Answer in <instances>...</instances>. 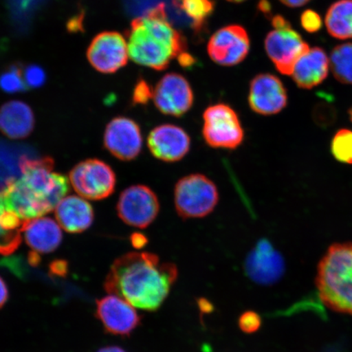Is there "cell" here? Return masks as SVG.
Returning a JSON list of instances; mask_svg holds the SVG:
<instances>
[{
	"label": "cell",
	"instance_id": "1",
	"mask_svg": "<svg viewBox=\"0 0 352 352\" xmlns=\"http://www.w3.org/2000/svg\"><path fill=\"white\" fill-rule=\"evenodd\" d=\"M177 276L174 263H162L154 254L131 252L113 262L104 289L140 309L155 311L168 296Z\"/></svg>",
	"mask_w": 352,
	"mask_h": 352
},
{
	"label": "cell",
	"instance_id": "2",
	"mask_svg": "<svg viewBox=\"0 0 352 352\" xmlns=\"http://www.w3.org/2000/svg\"><path fill=\"white\" fill-rule=\"evenodd\" d=\"M21 178L0 191L4 208L24 221L42 217L54 210L69 191L66 176L54 173L50 157L21 158Z\"/></svg>",
	"mask_w": 352,
	"mask_h": 352
},
{
	"label": "cell",
	"instance_id": "3",
	"mask_svg": "<svg viewBox=\"0 0 352 352\" xmlns=\"http://www.w3.org/2000/svg\"><path fill=\"white\" fill-rule=\"evenodd\" d=\"M129 56L136 64L157 70L186 52V41L167 19L164 3L132 21L129 34Z\"/></svg>",
	"mask_w": 352,
	"mask_h": 352
},
{
	"label": "cell",
	"instance_id": "4",
	"mask_svg": "<svg viewBox=\"0 0 352 352\" xmlns=\"http://www.w3.org/2000/svg\"><path fill=\"white\" fill-rule=\"evenodd\" d=\"M316 285L330 310L352 316V243L330 246L319 263Z\"/></svg>",
	"mask_w": 352,
	"mask_h": 352
},
{
	"label": "cell",
	"instance_id": "5",
	"mask_svg": "<svg viewBox=\"0 0 352 352\" xmlns=\"http://www.w3.org/2000/svg\"><path fill=\"white\" fill-rule=\"evenodd\" d=\"M219 199L217 186L204 175L184 176L175 186L176 212L184 219L208 217L217 208Z\"/></svg>",
	"mask_w": 352,
	"mask_h": 352
},
{
	"label": "cell",
	"instance_id": "6",
	"mask_svg": "<svg viewBox=\"0 0 352 352\" xmlns=\"http://www.w3.org/2000/svg\"><path fill=\"white\" fill-rule=\"evenodd\" d=\"M202 135L214 148L236 149L243 143L245 131L239 114L230 105H210L204 113Z\"/></svg>",
	"mask_w": 352,
	"mask_h": 352
},
{
	"label": "cell",
	"instance_id": "7",
	"mask_svg": "<svg viewBox=\"0 0 352 352\" xmlns=\"http://www.w3.org/2000/svg\"><path fill=\"white\" fill-rule=\"evenodd\" d=\"M74 190L89 200H102L111 195L116 186V175L107 164L99 160L79 162L69 173Z\"/></svg>",
	"mask_w": 352,
	"mask_h": 352
},
{
	"label": "cell",
	"instance_id": "8",
	"mask_svg": "<svg viewBox=\"0 0 352 352\" xmlns=\"http://www.w3.org/2000/svg\"><path fill=\"white\" fill-rule=\"evenodd\" d=\"M118 217L129 226L145 228L156 219L160 202L151 188L142 184L125 189L117 204Z\"/></svg>",
	"mask_w": 352,
	"mask_h": 352
},
{
	"label": "cell",
	"instance_id": "9",
	"mask_svg": "<svg viewBox=\"0 0 352 352\" xmlns=\"http://www.w3.org/2000/svg\"><path fill=\"white\" fill-rule=\"evenodd\" d=\"M264 44L276 69L285 76H292L298 60L310 48L292 25L272 30Z\"/></svg>",
	"mask_w": 352,
	"mask_h": 352
},
{
	"label": "cell",
	"instance_id": "10",
	"mask_svg": "<svg viewBox=\"0 0 352 352\" xmlns=\"http://www.w3.org/2000/svg\"><path fill=\"white\" fill-rule=\"evenodd\" d=\"M156 108L165 116L182 117L189 111L195 96L190 85L182 74H166L153 90Z\"/></svg>",
	"mask_w": 352,
	"mask_h": 352
},
{
	"label": "cell",
	"instance_id": "11",
	"mask_svg": "<svg viewBox=\"0 0 352 352\" xmlns=\"http://www.w3.org/2000/svg\"><path fill=\"white\" fill-rule=\"evenodd\" d=\"M104 148L122 161H132L142 151L143 136L138 122L117 117L109 123L104 135Z\"/></svg>",
	"mask_w": 352,
	"mask_h": 352
},
{
	"label": "cell",
	"instance_id": "12",
	"mask_svg": "<svg viewBox=\"0 0 352 352\" xmlns=\"http://www.w3.org/2000/svg\"><path fill=\"white\" fill-rule=\"evenodd\" d=\"M250 38L241 25H231L217 30L210 38L208 51L211 60L223 66L239 65L250 51Z\"/></svg>",
	"mask_w": 352,
	"mask_h": 352
},
{
	"label": "cell",
	"instance_id": "13",
	"mask_svg": "<svg viewBox=\"0 0 352 352\" xmlns=\"http://www.w3.org/2000/svg\"><path fill=\"white\" fill-rule=\"evenodd\" d=\"M248 102L254 113L274 116L287 105V91L283 82L274 74H258L250 82Z\"/></svg>",
	"mask_w": 352,
	"mask_h": 352
},
{
	"label": "cell",
	"instance_id": "14",
	"mask_svg": "<svg viewBox=\"0 0 352 352\" xmlns=\"http://www.w3.org/2000/svg\"><path fill=\"white\" fill-rule=\"evenodd\" d=\"M129 46L122 35L116 32L100 34L91 42L87 58L92 66L101 73L118 72L129 60Z\"/></svg>",
	"mask_w": 352,
	"mask_h": 352
},
{
	"label": "cell",
	"instance_id": "15",
	"mask_svg": "<svg viewBox=\"0 0 352 352\" xmlns=\"http://www.w3.org/2000/svg\"><path fill=\"white\" fill-rule=\"evenodd\" d=\"M96 314L105 331L114 336H129L140 322V316L131 303L116 294L96 301Z\"/></svg>",
	"mask_w": 352,
	"mask_h": 352
},
{
	"label": "cell",
	"instance_id": "16",
	"mask_svg": "<svg viewBox=\"0 0 352 352\" xmlns=\"http://www.w3.org/2000/svg\"><path fill=\"white\" fill-rule=\"evenodd\" d=\"M147 145L157 160L165 162L182 160L190 151L191 139L182 127L173 124H162L148 134Z\"/></svg>",
	"mask_w": 352,
	"mask_h": 352
},
{
	"label": "cell",
	"instance_id": "17",
	"mask_svg": "<svg viewBox=\"0 0 352 352\" xmlns=\"http://www.w3.org/2000/svg\"><path fill=\"white\" fill-rule=\"evenodd\" d=\"M284 267L283 258L266 241L259 242L245 261V270L250 278L264 285L278 280Z\"/></svg>",
	"mask_w": 352,
	"mask_h": 352
},
{
	"label": "cell",
	"instance_id": "18",
	"mask_svg": "<svg viewBox=\"0 0 352 352\" xmlns=\"http://www.w3.org/2000/svg\"><path fill=\"white\" fill-rule=\"evenodd\" d=\"M329 58L322 48H309L294 65L292 76L294 82L302 89H311L327 78Z\"/></svg>",
	"mask_w": 352,
	"mask_h": 352
},
{
	"label": "cell",
	"instance_id": "19",
	"mask_svg": "<svg viewBox=\"0 0 352 352\" xmlns=\"http://www.w3.org/2000/svg\"><path fill=\"white\" fill-rule=\"evenodd\" d=\"M35 118L32 108L19 100H12L0 107V131L7 138L21 140L32 133Z\"/></svg>",
	"mask_w": 352,
	"mask_h": 352
},
{
	"label": "cell",
	"instance_id": "20",
	"mask_svg": "<svg viewBox=\"0 0 352 352\" xmlns=\"http://www.w3.org/2000/svg\"><path fill=\"white\" fill-rule=\"evenodd\" d=\"M22 232L26 244L38 254L54 252L63 241L60 226L51 218H36L25 221Z\"/></svg>",
	"mask_w": 352,
	"mask_h": 352
},
{
	"label": "cell",
	"instance_id": "21",
	"mask_svg": "<svg viewBox=\"0 0 352 352\" xmlns=\"http://www.w3.org/2000/svg\"><path fill=\"white\" fill-rule=\"evenodd\" d=\"M55 214L59 226L69 233L86 231L94 220V210L89 202L74 195L60 201Z\"/></svg>",
	"mask_w": 352,
	"mask_h": 352
},
{
	"label": "cell",
	"instance_id": "22",
	"mask_svg": "<svg viewBox=\"0 0 352 352\" xmlns=\"http://www.w3.org/2000/svg\"><path fill=\"white\" fill-rule=\"evenodd\" d=\"M328 32L332 37L352 38V0H338L329 7L324 19Z\"/></svg>",
	"mask_w": 352,
	"mask_h": 352
},
{
	"label": "cell",
	"instance_id": "23",
	"mask_svg": "<svg viewBox=\"0 0 352 352\" xmlns=\"http://www.w3.org/2000/svg\"><path fill=\"white\" fill-rule=\"evenodd\" d=\"M333 76L343 85H352V43L334 47L329 58Z\"/></svg>",
	"mask_w": 352,
	"mask_h": 352
},
{
	"label": "cell",
	"instance_id": "24",
	"mask_svg": "<svg viewBox=\"0 0 352 352\" xmlns=\"http://www.w3.org/2000/svg\"><path fill=\"white\" fill-rule=\"evenodd\" d=\"M179 8L192 21V28L201 32L206 21L212 14L214 3L212 0H174Z\"/></svg>",
	"mask_w": 352,
	"mask_h": 352
},
{
	"label": "cell",
	"instance_id": "25",
	"mask_svg": "<svg viewBox=\"0 0 352 352\" xmlns=\"http://www.w3.org/2000/svg\"><path fill=\"white\" fill-rule=\"evenodd\" d=\"M10 151L6 144H0V191L14 182L16 175L21 173L20 164L24 155L17 156Z\"/></svg>",
	"mask_w": 352,
	"mask_h": 352
},
{
	"label": "cell",
	"instance_id": "26",
	"mask_svg": "<svg viewBox=\"0 0 352 352\" xmlns=\"http://www.w3.org/2000/svg\"><path fill=\"white\" fill-rule=\"evenodd\" d=\"M331 149L338 161L352 164V131L342 129L338 131L333 139Z\"/></svg>",
	"mask_w": 352,
	"mask_h": 352
},
{
	"label": "cell",
	"instance_id": "27",
	"mask_svg": "<svg viewBox=\"0 0 352 352\" xmlns=\"http://www.w3.org/2000/svg\"><path fill=\"white\" fill-rule=\"evenodd\" d=\"M26 87L23 73L16 66H12L0 76V88L7 94L24 91Z\"/></svg>",
	"mask_w": 352,
	"mask_h": 352
},
{
	"label": "cell",
	"instance_id": "28",
	"mask_svg": "<svg viewBox=\"0 0 352 352\" xmlns=\"http://www.w3.org/2000/svg\"><path fill=\"white\" fill-rule=\"evenodd\" d=\"M26 86L38 88L44 85L46 81V74L44 70L38 65H30L23 73Z\"/></svg>",
	"mask_w": 352,
	"mask_h": 352
},
{
	"label": "cell",
	"instance_id": "29",
	"mask_svg": "<svg viewBox=\"0 0 352 352\" xmlns=\"http://www.w3.org/2000/svg\"><path fill=\"white\" fill-rule=\"evenodd\" d=\"M301 25L308 33L319 32L322 26V20L318 12L314 10H306L300 17Z\"/></svg>",
	"mask_w": 352,
	"mask_h": 352
},
{
	"label": "cell",
	"instance_id": "30",
	"mask_svg": "<svg viewBox=\"0 0 352 352\" xmlns=\"http://www.w3.org/2000/svg\"><path fill=\"white\" fill-rule=\"evenodd\" d=\"M239 327L242 331L252 333L261 327V318L256 312L246 311L241 316Z\"/></svg>",
	"mask_w": 352,
	"mask_h": 352
},
{
	"label": "cell",
	"instance_id": "31",
	"mask_svg": "<svg viewBox=\"0 0 352 352\" xmlns=\"http://www.w3.org/2000/svg\"><path fill=\"white\" fill-rule=\"evenodd\" d=\"M153 96V91L151 86L146 82L140 80L135 87L132 101L135 104H146Z\"/></svg>",
	"mask_w": 352,
	"mask_h": 352
},
{
	"label": "cell",
	"instance_id": "32",
	"mask_svg": "<svg viewBox=\"0 0 352 352\" xmlns=\"http://www.w3.org/2000/svg\"><path fill=\"white\" fill-rule=\"evenodd\" d=\"M50 272L52 275L65 277L69 272L68 262L64 259H56L50 264Z\"/></svg>",
	"mask_w": 352,
	"mask_h": 352
},
{
	"label": "cell",
	"instance_id": "33",
	"mask_svg": "<svg viewBox=\"0 0 352 352\" xmlns=\"http://www.w3.org/2000/svg\"><path fill=\"white\" fill-rule=\"evenodd\" d=\"M131 245L136 249L144 248L148 243V239L142 233L134 232L131 236Z\"/></svg>",
	"mask_w": 352,
	"mask_h": 352
},
{
	"label": "cell",
	"instance_id": "34",
	"mask_svg": "<svg viewBox=\"0 0 352 352\" xmlns=\"http://www.w3.org/2000/svg\"><path fill=\"white\" fill-rule=\"evenodd\" d=\"M8 296H10V294H8V286L6 281L0 276V308H2L6 305Z\"/></svg>",
	"mask_w": 352,
	"mask_h": 352
},
{
	"label": "cell",
	"instance_id": "35",
	"mask_svg": "<svg viewBox=\"0 0 352 352\" xmlns=\"http://www.w3.org/2000/svg\"><path fill=\"white\" fill-rule=\"evenodd\" d=\"M178 59L179 63L184 66V67H189V66H192L195 63V58H193L191 55L188 54L187 52H184V54H180Z\"/></svg>",
	"mask_w": 352,
	"mask_h": 352
},
{
	"label": "cell",
	"instance_id": "36",
	"mask_svg": "<svg viewBox=\"0 0 352 352\" xmlns=\"http://www.w3.org/2000/svg\"><path fill=\"white\" fill-rule=\"evenodd\" d=\"M272 25H274V29L276 28H286V26L292 25L289 24V22L284 19L283 16L276 15L272 19Z\"/></svg>",
	"mask_w": 352,
	"mask_h": 352
},
{
	"label": "cell",
	"instance_id": "37",
	"mask_svg": "<svg viewBox=\"0 0 352 352\" xmlns=\"http://www.w3.org/2000/svg\"><path fill=\"white\" fill-rule=\"evenodd\" d=\"M279 1L289 8H298L305 6V4L309 3L311 0H279Z\"/></svg>",
	"mask_w": 352,
	"mask_h": 352
},
{
	"label": "cell",
	"instance_id": "38",
	"mask_svg": "<svg viewBox=\"0 0 352 352\" xmlns=\"http://www.w3.org/2000/svg\"><path fill=\"white\" fill-rule=\"evenodd\" d=\"M28 262L30 266L37 267L41 262V255L35 252H32L28 254Z\"/></svg>",
	"mask_w": 352,
	"mask_h": 352
},
{
	"label": "cell",
	"instance_id": "39",
	"mask_svg": "<svg viewBox=\"0 0 352 352\" xmlns=\"http://www.w3.org/2000/svg\"><path fill=\"white\" fill-rule=\"evenodd\" d=\"M258 8H261L262 12L264 14H270L271 13V6L267 0H261L258 3Z\"/></svg>",
	"mask_w": 352,
	"mask_h": 352
},
{
	"label": "cell",
	"instance_id": "40",
	"mask_svg": "<svg viewBox=\"0 0 352 352\" xmlns=\"http://www.w3.org/2000/svg\"><path fill=\"white\" fill-rule=\"evenodd\" d=\"M98 352H126L124 350L122 349L121 347L118 346H107L104 347V349H100Z\"/></svg>",
	"mask_w": 352,
	"mask_h": 352
},
{
	"label": "cell",
	"instance_id": "41",
	"mask_svg": "<svg viewBox=\"0 0 352 352\" xmlns=\"http://www.w3.org/2000/svg\"><path fill=\"white\" fill-rule=\"evenodd\" d=\"M199 307L202 311L206 312H209L211 308H212V306L210 305V303L208 301L205 300V299H204V300L201 299L199 303Z\"/></svg>",
	"mask_w": 352,
	"mask_h": 352
},
{
	"label": "cell",
	"instance_id": "42",
	"mask_svg": "<svg viewBox=\"0 0 352 352\" xmlns=\"http://www.w3.org/2000/svg\"><path fill=\"white\" fill-rule=\"evenodd\" d=\"M228 1H230L232 3H241L245 1V0H228Z\"/></svg>",
	"mask_w": 352,
	"mask_h": 352
},
{
	"label": "cell",
	"instance_id": "43",
	"mask_svg": "<svg viewBox=\"0 0 352 352\" xmlns=\"http://www.w3.org/2000/svg\"><path fill=\"white\" fill-rule=\"evenodd\" d=\"M349 113H350L351 120L352 121V109H351Z\"/></svg>",
	"mask_w": 352,
	"mask_h": 352
}]
</instances>
